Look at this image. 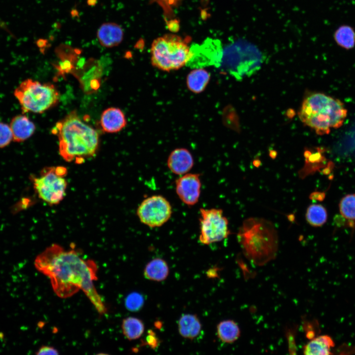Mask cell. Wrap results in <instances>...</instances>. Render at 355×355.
Segmentation results:
<instances>
[{"label": "cell", "instance_id": "cell-1", "mask_svg": "<svg viewBox=\"0 0 355 355\" xmlns=\"http://www.w3.org/2000/svg\"><path fill=\"white\" fill-rule=\"evenodd\" d=\"M35 265L48 277L59 297L69 298L81 290L99 314L106 313L107 308L94 284L98 279V267L93 260L84 259L74 249L66 250L52 244L36 257Z\"/></svg>", "mask_w": 355, "mask_h": 355}, {"label": "cell", "instance_id": "cell-2", "mask_svg": "<svg viewBox=\"0 0 355 355\" xmlns=\"http://www.w3.org/2000/svg\"><path fill=\"white\" fill-rule=\"evenodd\" d=\"M52 132L58 138L59 153L67 162L75 160L79 163L94 156L98 150V133L83 122L74 110L57 123Z\"/></svg>", "mask_w": 355, "mask_h": 355}, {"label": "cell", "instance_id": "cell-3", "mask_svg": "<svg viewBox=\"0 0 355 355\" xmlns=\"http://www.w3.org/2000/svg\"><path fill=\"white\" fill-rule=\"evenodd\" d=\"M237 239L245 256L253 264L264 265L274 259L278 250L279 237L272 222L249 217L243 222Z\"/></svg>", "mask_w": 355, "mask_h": 355}, {"label": "cell", "instance_id": "cell-4", "mask_svg": "<svg viewBox=\"0 0 355 355\" xmlns=\"http://www.w3.org/2000/svg\"><path fill=\"white\" fill-rule=\"evenodd\" d=\"M300 120L318 135L328 134L331 128L337 129L343 124L347 110L343 103L321 93L308 95L298 112Z\"/></svg>", "mask_w": 355, "mask_h": 355}, {"label": "cell", "instance_id": "cell-5", "mask_svg": "<svg viewBox=\"0 0 355 355\" xmlns=\"http://www.w3.org/2000/svg\"><path fill=\"white\" fill-rule=\"evenodd\" d=\"M151 62L158 69L170 71L185 65L191 57L190 47L181 37L166 35L154 39L151 47Z\"/></svg>", "mask_w": 355, "mask_h": 355}, {"label": "cell", "instance_id": "cell-6", "mask_svg": "<svg viewBox=\"0 0 355 355\" xmlns=\"http://www.w3.org/2000/svg\"><path fill=\"white\" fill-rule=\"evenodd\" d=\"M14 95L23 112L41 113L59 102V92L49 83H41L32 79L22 82L15 89Z\"/></svg>", "mask_w": 355, "mask_h": 355}, {"label": "cell", "instance_id": "cell-7", "mask_svg": "<svg viewBox=\"0 0 355 355\" xmlns=\"http://www.w3.org/2000/svg\"><path fill=\"white\" fill-rule=\"evenodd\" d=\"M262 63L261 56L257 52L231 46L223 50L219 67L240 80L255 73Z\"/></svg>", "mask_w": 355, "mask_h": 355}, {"label": "cell", "instance_id": "cell-8", "mask_svg": "<svg viewBox=\"0 0 355 355\" xmlns=\"http://www.w3.org/2000/svg\"><path fill=\"white\" fill-rule=\"evenodd\" d=\"M67 169L63 166L43 169L39 176L33 178L34 189L39 198L50 205L58 204L65 196Z\"/></svg>", "mask_w": 355, "mask_h": 355}, {"label": "cell", "instance_id": "cell-9", "mask_svg": "<svg viewBox=\"0 0 355 355\" xmlns=\"http://www.w3.org/2000/svg\"><path fill=\"white\" fill-rule=\"evenodd\" d=\"M200 234L199 240L204 245L218 242L228 237L231 232L228 220L221 209H200Z\"/></svg>", "mask_w": 355, "mask_h": 355}, {"label": "cell", "instance_id": "cell-10", "mask_svg": "<svg viewBox=\"0 0 355 355\" xmlns=\"http://www.w3.org/2000/svg\"><path fill=\"white\" fill-rule=\"evenodd\" d=\"M141 222L151 228L162 226L170 218L172 208L170 202L161 195H152L144 199L137 209Z\"/></svg>", "mask_w": 355, "mask_h": 355}, {"label": "cell", "instance_id": "cell-11", "mask_svg": "<svg viewBox=\"0 0 355 355\" xmlns=\"http://www.w3.org/2000/svg\"><path fill=\"white\" fill-rule=\"evenodd\" d=\"M190 51L191 57L186 65L193 69L213 65L219 67L223 50L218 40L206 39L200 45H193Z\"/></svg>", "mask_w": 355, "mask_h": 355}, {"label": "cell", "instance_id": "cell-12", "mask_svg": "<svg viewBox=\"0 0 355 355\" xmlns=\"http://www.w3.org/2000/svg\"><path fill=\"white\" fill-rule=\"evenodd\" d=\"M175 183L177 194L184 204L192 206L198 202L201 188L199 174L186 173L177 179Z\"/></svg>", "mask_w": 355, "mask_h": 355}, {"label": "cell", "instance_id": "cell-13", "mask_svg": "<svg viewBox=\"0 0 355 355\" xmlns=\"http://www.w3.org/2000/svg\"><path fill=\"white\" fill-rule=\"evenodd\" d=\"M167 166L174 174L181 176L192 169L194 159L191 152L186 148L180 147L173 150L167 159Z\"/></svg>", "mask_w": 355, "mask_h": 355}, {"label": "cell", "instance_id": "cell-14", "mask_svg": "<svg viewBox=\"0 0 355 355\" xmlns=\"http://www.w3.org/2000/svg\"><path fill=\"white\" fill-rule=\"evenodd\" d=\"M100 124L103 130L107 133H117L127 124L123 112L116 107H109L105 110L101 116Z\"/></svg>", "mask_w": 355, "mask_h": 355}, {"label": "cell", "instance_id": "cell-15", "mask_svg": "<svg viewBox=\"0 0 355 355\" xmlns=\"http://www.w3.org/2000/svg\"><path fill=\"white\" fill-rule=\"evenodd\" d=\"M97 37L100 44L107 48L118 45L123 38L122 28L115 23H106L102 24L97 32Z\"/></svg>", "mask_w": 355, "mask_h": 355}, {"label": "cell", "instance_id": "cell-16", "mask_svg": "<svg viewBox=\"0 0 355 355\" xmlns=\"http://www.w3.org/2000/svg\"><path fill=\"white\" fill-rule=\"evenodd\" d=\"M9 126L12 133L13 140L18 142H24L30 138L36 130L35 124L23 114L14 116Z\"/></svg>", "mask_w": 355, "mask_h": 355}, {"label": "cell", "instance_id": "cell-17", "mask_svg": "<svg viewBox=\"0 0 355 355\" xmlns=\"http://www.w3.org/2000/svg\"><path fill=\"white\" fill-rule=\"evenodd\" d=\"M178 331L183 338L193 340L196 338L202 330V324L198 317L194 314L183 315L178 322Z\"/></svg>", "mask_w": 355, "mask_h": 355}, {"label": "cell", "instance_id": "cell-18", "mask_svg": "<svg viewBox=\"0 0 355 355\" xmlns=\"http://www.w3.org/2000/svg\"><path fill=\"white\" fill-rule=\"evenodd\" d=\"M335 345L330 336L322 335L312 339L303 349L306 355H328L332 354L331 348Z\"/></svg>", "mask_w": 355, "mask_h": 355}, {"label": "cell", "instance_id": "cell-19", "mask_svg": "<svg viewBox=\"0 0 355 355\" xmlns=\"http://www.w3.org/2000/svg\"><path fill=\"white\" fill-rule=\"evenodd\" d=\"M211 78V74L204 68H195L187 75L186 84L188 89L195 94L203 92Z\"/></svg>", "mask_w": 355, "mask_h": 355}, {"label": "cell", "instance_id": "cell-20", "mask_svg": "<svg viewBox=\"0 0 355 355\" xmlns=\"http://www.w3.org/2000/svg\"><path fill=\"white\" fill-rule=\"evenodd\" d=\"M169 268L166 261L156 258L149 261L143 270L144 277L149 280L161 282L168 276Z\"/></svg>", "mask_w": 355, "mask_h": 355}, {"label": "cell", "instance_id": "cell-21", "mask_svg": "<svg viewBox=\"0 0 355 355\" xmlns=\"http://www.w3.org/2000/svg\"><path fill=\"white\" fill-rule=\"evenodd\" d=\"M216 333L217 337L221 342L231 344L239 339L241 330L236 322L228 320L221 321L217 324Z\"/></svg>", "mask_w": 355, "mask_h": 355}, {"label": "cell", "instance_id": "cell-22", "mask_svg": "<svg viewBox=\"0 0 355 355\" xmlns=\"http://www.w3.org/2000/svg\"><path fill=\"white\" fill-rule=\"evenodd\" d=\"M333 38L336 43L344 49H352L355 46V30L349 25L339 26L335 31Z\"/></svg>", "mask_w": 355, "mask_h": 355}, {"label": "cell", "instance_id": "cell-23", "mask_svg": "<svg viewBox=\"0 0 355 355\" xmlns=\"http://www.w3.org/2000/svg\"><path fill=\"white\" fill-rule=\"evenodd\" d=\"M121 327L123 335L130 341L139 339L144 331V325L142 321L133 317L124 319Z\"/></svg>", "mask_w": 355, "mask_h": 355}, {"label": "cell", "instance_id": "cell-24", "mask_svg": "<svg viewBox=\"0 0 355 355\" xmlns=\"http://www.w3.org/2000/svg\"><path fill=\"white\" fill-rule=\"evenodd\" d=\"M305 217L310 225L314 227H320L326 222L327 212L322 205L312 204L308 207Z\"/></svg>", "mask_w": 355, "mask_h": 355}, {"label": "cell", "instance_id": "cell-25", "mask_svg": "<svg viewBox=\"0 0 355 355\" xmlns=\"http://www.w3.org/2000/svg\"><path fill=\"white\" fill-rule=\"evenodd\" d=\"M339 211L341 214L349 220H355V194H349L340 201Z\"/></svg>", "mask_w": 355, "mask_h": 355}, {"label": "cell", "instance_id": "cell-26", "mask_svg": "<svg viewBox=\"0 0 355 355\" xmlns=\"http://www.w3.org/2000/svg\"><path fill=\"white\" fill-rule=\"evenodd\" d=\"M144 303L143 296L137 292L129 294L125 298V305L126 309L131 312H137L143 307Z\"/></svg>", "mask_w": 355, "mask_h": 355}, {"label": "cell", "instance_id": "cell-27", "mask_svg": "<svg viewBox=\"0 0 355 355\" xmlns=\"http://www.w3.org/2000/svg\"><path fill=\"white\" fill-rule=\"evenodd\" d=\"M12 140L13 135L10 126L0 122V148L7 146Z\"/></svg>", "mask_w": 355, "mask_h": 355}, {"label": "cell", "instance_id": "cell-28", "mask_svg": "<svg viewBox=\"0 0 355 355\" xmlns=\"http://www.w3.org/2000/svg\"><path fill=\"white\" fill-rule=\"evenodd\" d=\"M161 343V341L154 331L151 329L148 330L145 340H142V346H148L152 349L157 348Z\"/></svg>", "mask_w": 355, "mask_h": 355}, {"label": "cell", "instance_id": "cell-29", "mask_svg": "<svg viewBox=\"0 0 355 355\" xmlns=\"http://www.w3.org/2000/svg\"><path fill=\"white\" fill-rule=\"evenodd\" d=\"M58 351L52 346H41L37 352L36 353L37 355H59Z\"/></svg>", "mask_w": 355, "mask_h": 355}, {"label": "cell", "instance_id": "cell-30", "mask_svg": "<svg viewBox=\"0 0 355 355\" xmlns=\"http://www.w3.org/2000/svg\"><path fill=\"white\" fill-rule=\"evenodd\" d=\"M218 268H212L209 269L206 272L207 276L209 278H214L218 276Z\"/></svg>", "mask_w": 355, "mask_h": 355}, {"label": "cell", "instance_id": "cell-31", "mask_svg": "<svg viewBox=\"0 0 355 355\" xmlns=\"http://www.w3.org/2000/svg\"><path fill=\"white\" fill-rule=\"evenodd\" d=\"M47 41L45 39H39L36 41V45L40 48V51H43V48L45 47Z\"/></svg>", "mask_w": 355, "mask_h": 355}, {"label": "cell", "instance_id": "cell-32", "mask_svg": "<svg viewBox=\"0 0 355 355\" xmlns=\"http://www.w3.org/2000/svg\"><path fill=\"white\" fill-rule=\"evenodd\" d=\"M97 0H87V3L89 5H94L96 2Z\"/></svg>", "mask_w": 355, "mask_h": 355}, {"label": "cell", "instance_id": "cell-33", "mask_svg": "<svg viewBox=\"0 0 355 355\" xmlns=\"http://www.w3.org/2000/svg\"><path fill=\"white\" fill-rule=\"evenodd\" d=\"M155 326L157 328H160L162 327V323L159 321H157L155 322Z\"/></svg>", "mask_w": 355, "mask_h": 355}]
</instances>
